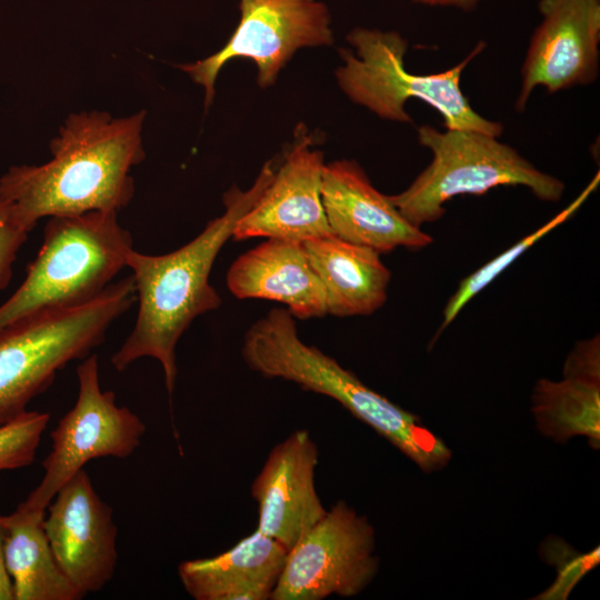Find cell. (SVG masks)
<instances>
[{
    "label": "cell",
    "mask_w": 600,
    "mask_h": 600,
    "mask_svg": "<svg viewBox=\"0 0 600 600\" xmlns=\"http://www.w3.org/2000/svg\"><path fill=\"white\" fill-rule=\"evenodd\" d=\"M144 117L143 110L126 118L71 113L50 142V161L13 166L0 178L11 221L29 232L40 218L124 208L134 194L130 170L146 158Z\"/></svg>",
    "instance_id": "1"
},
{
    "label": "cell",
    "mask_w": 600,
    "mask_h": 600,
    "mask_svg": "<svg viewBox=\"0 0 600 600\" xmlns=\"http://www.w3.org/2000/svg\"><path fill=\"white\" fill-rule=\"evenodd\" d=\"M276 169L274 160H270L247 191L236 186L227 191L224 213L209 221L200 234L181 248L161 256L134 249L129 253L127 267L133 273L139 309L132 331L111 358L117 371L151 357L161 363L168 393L173 392L180 337L198 316L221 304V297L209 281L218 253L232 238L238 220L268 187Z\"/></svg>",
    "instance_id": "2"
},
{
    "label": "cell",
    "mask_w": 600,
    "mask_h": 600,
    "mask_svg": "<svg viewBox=\"0 0 600 600\" xmlns=\"http://www.w3.org/2000/svg\"><path fill=\"white\" fill-rule=\"evenodd\" d=\"M242 357L266 378H279L332 398L374 429L422 471L442 469L451 450L420 418L363 384L351 371L298 336L296 318L274 308L246 332Z\"/></svg>",
    "instance_id": "3"
},
{
    "label": "cell",
    "mask_w": 600,
    "mask_h": 600,
    "mask_svg": "<svg viewBox=\"0 0 600 600\" xmlns=\"http://www.w3.org/2000/svg\"><path fill=\"white\" fill-rule=\"evenodd\" d=\"M117 213L50 217L26 279L0 306V331L28 317L84 303L113 282L133 250Z\"/></svg>",
    "instance_id": "4"
},
{
    "label": "cell",
    "mask_w": 600,
    "mask_h": 600,
    "mask_svg": "<svg viewBox=\"0 0 600 600\" xmlns=\"http://www.w3.org/2000/svg\"><path fill=\"white\" fill-rule=\"evenodd\" d=\"M137 301L133 277L93 299L14 322L0 331V426L27 411L58 371L100 346L109 327Z\"/></svg>",
    "instance_id": "5"
},
{
    "label": "cell",
    "mask_w": 600,
    "mask_h": 600,
    "mask_svg": "<svg viewBox=\"0 0 600 600\" xmlns=\"http://www.w3.org/2000/svg\"><path fill=\"white\" fill-rule=\"evenodd\" d=\"M418 141L432 153L430 164L402 192L389 196L414 227L438 221L444 203L463 194L481 196L500 186H523L542 201L558 202L564 183L537 169L497 137L472 130L418 129Z\"/></svg>",
    "instance_id": "6"
},
{
    "label": "cell",
    "mask_w": 600,
    "mask_h": 600,
    "mask_svg": "<svg viewBox=\"0 0 600 600\" xmlns=\"http://www.w3.org/2000/svg\"><path fill=\"white\" fill-rule=\"evenodd\" d=\"M347 39L356 54L340 49L343 64L337 69L336 77L354 103L387 120L412 122L404 103L416 98L442 116L446 129L479 131L497 138L502 133V124L480 116L460 88L462 71L482 51L483 42L447 71L413 74L404 67L408 41L400 33L356 28Z\"/></svg>",
    "instance_id": "7"
},
{
    "label": "cell",
    "mask_w": 600,
    "mask_h": 600,
    "mask_svg": "<svg viewBox=\"0 0 600 600\" xmlns=\"http://www.w3.org/2000/svg\"><path fill=\"white\" fill-rule=\"evenodd\" d=\"M76 404L51 432L52 449L42 462L40 483L20 504L46 510L59 489L90 460L127 458L140 446L147 427L127 407L116 404L113 391H102L98 356L90 354L77 368Z\"/></svg>",
    "instance_id": "8"
},
{
    "label": "cell",
    "mask_w": 600,
    "mask_h": 600,
    "mask_svg": "<svg viewBox=\"0 0 600 600\" xmlns=\"http://www.w3.org/2000/svg\"><path fill=\"white\" fill-rule=\"evenodd\" d=\"M374 530L340 500L288 551L271 600L353 597L374 578Z\"/></svg>",
    "instance_id": "9"
},
{
    "label": "cell",
    "mask_w": 600,
    "mask_h": 600,
    "mask_svg": "<svg viewBox=\"0 0 600 600\" xmlns=\"http://www.w3.org/2000/svg\"><path fill=\"white\" fill-rule=\"evenodd\" d=\"M240 22L221 50L181 66L204 88L206 107L212 103L216 79L229 60L251 59L258 67V84L266 88L298 49L333 42L328 8L317 0H240Z\"/></svg>",
    "instance_id": "10"
},
{
    "label": "cell",
    "mask_w": 600,
    "mask_h": 600,
    "mask_svg": "<svg viewBox=\"0 0 600 600\" xmlns=\"http://www.w3.org/2000/svg\"><path fill=\"white\" fill-rule=\"evenodd\" d=\"M521 76L516 109L523 111L532 91L548 92L592 83L599 72L600 0H540Z\"/></svg>",
    "instance_id": "11"
},
{
    "label": "cell",
    "mask_w": 600,
    "mask_h": 600,
    "mask_svg": "<svg viewBox=\"0 0 600 600\" xmlns=\"http://www.w3.org/2000/svg\"><path fill=\"white\" fill-rule=\"evenodd\" d=\"M47 508L44 531L64 574L86 596L103 589L116 571L117 526L112 508L84 469L59 489Z\"/></svg>",
    "instance_id": "12"
},
{
    "label": "cell",
    "mask_w": 600,
    "mask_h": 600,
    "mask_svg": "<svg viewBox=\"0 0 600 600\" xmlns=\"http://www.w3.org/2000/svg\"><path fill=\"white\" fill-rule=\"evenodd\" d=\"M283 162L260 198L236 223L232 239L257 237L300 242L331 236L321 199L323 157L300 127Z\"/></svg>",
    "instance_id": "13"
},
{
    "label": "cell",
    "mask_w": 600,
    "mask_h": 600,
    "mask_svg": "<svg viewBox=\"0 0 600 600\" xmlns=\"http://www.w3.org/2000/svg\"><path fill=\"white\" fill-rule=\"evenodd\" d=\"M319 451L307 430H298L269 453L253 480L260 532L288 551L326 514L314 486Z\"/></svg>",
    "instance_id": "14"
},
{
    "label": "cell",
    "mask_w": 600,
    "mask_h": 600,
    "mask_svg": "<svg viewBox=\"0 0 600 600\" xmlns=\"http://www.w3.org/2000/svg\"><path fill=\"white\" fill-rule=\"evenodd\" d=\"M321 199L332 234L350 243L381 254L399 247L420 250L433 242L430 234L401 216L353 160L323 166Z\"/></svg>",
    "instance_id": "15"
},
{
    "label": "cell",
    "mask_w": 600,
    "mask_h": 600,
    "mask_svg": "<svg viewBox=\"0 0 600 600\" xmlns=\"http://www.w3.org/2000/svg\"><path fill=\"white\" fill-rule=\"evenodd\" d=\"M227 287L239 299L281 302L298 319L327 314L322 283L297 240L267 238L241 254L228 270Z\"/></svg>",
    "instance_id": "16"
},
{
    "label": "cell",
    "mask_w": 600,
    "mask_h": 600,
    "mask_svg": "<svg viewBox=\"0 0 600 600\" xmlns=\"http://www.w3.org/2000/svg\"><path fill=\"white\" fill-rule=\"evenodd\" d=\"M287 556L282 544L256 530L221 554L181 562L178 573L196 600H268Z\"/></svg>",
    "instance_id": "17"
},
{
    "label": "cell",
    "mask_w": 600,
    "mask_h": 600,
    "mask_svg": "<svg viewBox=\"0 0 600 600\" xmlns=\"http://www.w3.org/2000/svg\"><path fill=\"white\" fill-rule=\"evenodd\" d=\"M302 246L324 289L327 314L369 316L384 304L391 272L378 251L333 234Z\"/></svg>",
    "instance_id": "18"
},
{
    "label": "cell",
    "mask_w": 600,
    "mask_h": 600,
    "mask_svg": "<svg viewBox=\"0 0 600 600\" xmlns=\"http://www.w3.org/2000/svg\"><path fill=\"white\" fill-rule=\"evenodd\" d=\"M44 516L46 510L21 504L3 516L4 563L13 600H80L86 594L60 568L44 531Z\"/></svg>",
    "instance_id": "19"
},
{
    "label": "cell",
    "mask_w": 600,
    "mask_h": 600,
    "mask_svg": "<svg viewBox=\"0 0 600 600\" xmlns=\"http://www.w3.org/2000/svg\"><path fill=\"white\" fill-rule=\"evenodd\" d=\"M532 412L542 434L558 442L574 436L600 444V379L564 376L561 381L540 379L532 393Z\"/></svg>",
    "instance_id": "20"
},
{
    "label": "cell",
    "mask_w": 600,
    "mask_h": 600,
    "mask_svg": "<svg viewBox=\"0 0 600 600\" xmlns=\"http://www.w3.org/2000/svg\"><path fill=\"white\" fill-rule=\"evenodd\" d=\"M598 180L599 177H597L569 207L562 210L550 221L530 234L523 237L516 244L462 279L457 291L450 297L443 308L442 322L436 333V337H438L447 327H449V324L456 319L459 312L471 299H473L488 284H490L504 269L516 261V259H518L551 230L568 220L587 199L589 193L596 188Z\"/></svg>",
    "instance_id": "21"
},
{
    "label": "cell",
    "mask_w": 600,
    "mask_h": 600,
    "mask_svg": "<svg viewBox=\"0 0 600 600\" xmlns=\"http://www.w3.org/2000/svg\"><path fill=\"white\" fill-rule=\"evenodd\" d=\"M49 420L48 412L27 410L0 426V472L33 463Z\"/></svg>",
    "instance_id": "22"
},
{
    "label": "cell",
    "mask_w": 600,
    "mask_h": 600,
    "mask_svg": "<svg viewBox=\"0 0 600 600\" xmlns=\"http://www.w3.org/2000/svg\"><path fill=\"white\" fill-rule=\"evenodd\" d=\"M27 237L28 232L11 221L8 208L0 202V290L9 284L13 262Z\"/></svg>",
    "instance_id": "23"
},
{
    "label": "cell",
    "mask_w": 600,
    "mask_h": 600,
    "mask_svg": "<svg viewBox=\"0 0 600 600\" xmlns=\"http://www.w3.org/2000/svg\"><path fill=\"white\" fill-rule=\"evenodd\" d=\"M563 376L600 379V342L598 334L574 346L566 360Z\"/></svg>",
    "instance_id": "24"
},
{
    "label": "cell",
    "mask_w": 600,
    "mask_h": 600,
    "mask_svg": "<svg viewBox=\"0 0 600 600\" xmlns=\"http://www.w3.org/2000/svg\"><path fill=\"white\" fill-rule=\"evenodd\" d=\"M3 543V516L0 514V600H13L12 584L4 563Z\"/></svg>",
    "instance_id": "25"
},
{
    "label": "cell",
    "mask_w": 600,
    "mask_h": 600,
    "mask_svg": "<svg viewBox=\"0 0 600 600\" xmlns=\"http://www.w3.org/2000/svg\"><path fill=\"white\" fill-rule=\"evenodd\" d=\"M427 6L457 7L464 10L473 9L480 0H413Z\"/></svg>",
    "instance_id": "26"
}]
</instances>
